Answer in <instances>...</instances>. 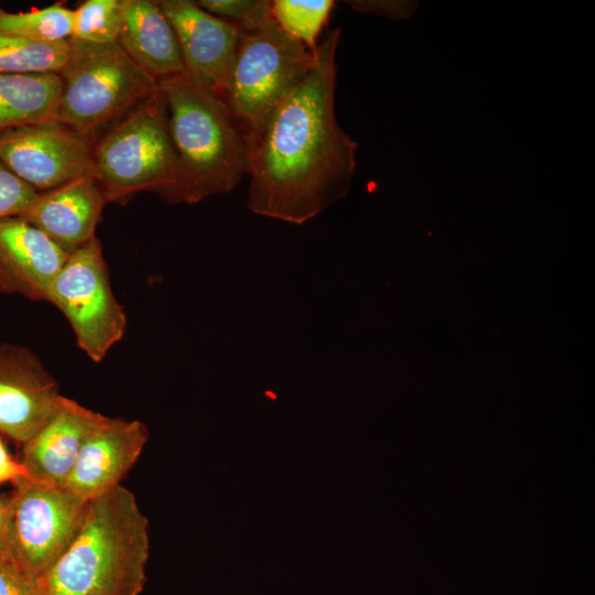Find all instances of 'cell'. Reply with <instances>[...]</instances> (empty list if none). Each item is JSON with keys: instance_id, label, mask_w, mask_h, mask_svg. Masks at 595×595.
I'll return each mask as SVG.
<instances>
[{"instance_id": "1", "label": "cell", "mask_w": 595, "mask_h": 595, "mask_svg": "<svg viewBox=\"0 0 595 595\" xmlns=\"http://www.w3.org/2000/svg\"><path fill=\"white\" fill-rule=\"evenodd\" d=\"M339 35L331 31L304 77L245 129L247 205L257 215L301 225L350 187L357 147L334 106Z\"/></svg>"}, {"instance_id": "2", "label": "cell", "mask_w": 595, "mask_h": 595, "mask_svg": "<svg viewBox=\"0 0 595 595\" xmlns=\"http://www.w3.org/2000/svg\"><path fill=\"white\" fill-rule=\"evenodd\" d=\"M148 556V520L119 485L88 500L75 537L40 583L46 595H139Z\"/></svg>"}, {"instance_id": "3", "label": "cell", "mask_w": 595, "mask_h": 595, "mask_svg": "<svg viewBox=\"0 0 595 595\" xmlns=\"http://www.w3.org/2000/svg\"><path fill=\"white\" fill-rule=\"evenodd\" d=\"M176 153L183 203L232 191L248 174L245 129L225 99L187 73L158 80Z\"/></svg>"}, {"instance_id": "4", "label": "cell", "mask_w": 595, "mask_h": 595, "mask_svg": "<svg viewBox=\"0 0 595 595\" xmlns=\"http://www.w3.org/2000/svg\"><path fill=\"white\" fill-rule=\"evenodd\" d=\"M91 176L107 203L125 204L141 192L183 203L180 167L160 87L94 143Z\"/></svg>"}, {"instance_id": "5", "label": "cell", "mask_w": 595, "mask_h": 595, "mask_svg": "<svg viewBox=\"0 0 595 595\" xmlns=\"http://www.w3.org/2000/svg\"><path fill=\"white\" fill-rule=\"evenodd\" d=\"M69 53L58 74L62 91L55 120L93 144L121 118L159 90L158 80L118 42L68 40Z\"/></svg>"}, {"instance_id": "6", "label": "cell", "mask_w": 595, "mask_h": 595, "mask_svg": "<svg viewBox=\"0 0 595 595\" xmlns=\"http://www.w3.org/2000/svg\"><path fill=\"white\" fill-rule=\"evenodd\" d=\"M314 50L288 34L273 15L255 25L239 28L223 98L244 129L304 77L313 65Z\"/></svg>"}, {"instance_id": "7", "label": "cell", "mask_w": 595, "mask_h": 595, "mask_svg": "<svg viewBox=\"0 0 595 595\" xmlns=\"http://www.w3.org/2000/svg\"><path fill=\"white\" fill-rule=\"evenodd\" d=\"M7 500L2 553L41 578L75 537L87 506L66 487L19 478Z\"/></svg>"}, {"instance_id": "8", "label": "cell", "mask_w": 595, "mask_h": 595, "mask_svg": "<svg viewBox=\"0 0 595 595\" xmlns=\"http://www.w3.org/2000/svg\"><path fill=\"white\" fill-rule=\"evenodd\" d=\"M46 302L67 318L78 347L100 363L126 332L127 317L112 292L102 245L95 237L67 255Z\"/></svg>"}, {"instance_id": "9", "label": "cell", "mask_w": 595, "mask_h": 595, "mask_svg": "<svg viewBox=\"0 0 595 595\" xmlns=\"http://www.w3.org/2000/svg\"><path fill=\"white\" fill-rule=\"evenodd\" d=\"M94 144L57 120L0 132V161L43 193L93 173Z\"/></svg>"}, {"instance_id": "10", "label": "cell", "mask_w": 595, "mask_h": 595, "mask_svg": "<svg viewBox=\"0 0 595 595\" xmlns=\"http://www.w3.org/2000/svg\"><path fill=\"white\" fill-rule=\"evenodd\" d=\"M62 394L58 383L29 348L0 344V432L23 445L51 418Z\"/></svg>"}, {"instance_id": "11", "label": "cell", "mask_w": 595, "mask_h": 595, "mask_svg": "<svg viewBox=\"0 0 595 595\" xmlns=\"http://www.w3.org/2000/svg\"><path fill=\"white\" fill-rule=\"evenodd\" d=\"M170 21L194 79L224 96L239 40V26L190 0H158Z\"/></svg>"}, {"instance_id": "12", "label": "cell", "mask_w": 595, "mask_h": 595, "mask_svg": "<svg viewBox=\"0 0 595 595\" xmlns=\"http://www.w3.org/2000/svg\"><path fill=\"white\" fill-rule=\"evenodd\" d=\"M148 436L147 425L139 420L105 416L84 444L65 487L90 500L119 486Z\"/></svg>"}, {"instance_id": "13", "label": "cell", "mask_w": 595, "mask_h": 595, "mask_svg": "<svg viewBox=\"0 0 595 595\" xmlns=\"http://www.w3.org/2000/svg\"><path fill=\"white\" fill-rule=\"evenodd\" d=\"M105 416L63 396L51 418L22 445L19 462L26 477L65 487L84 444Z\"/></svg>"}, {"instance_id": "14", "label": "cell", "mask_w": 595, "mask_h": 595, "mask_svg": "<svg viewBox=\"0 0 595 595\" xmlns=\"http://www.w3.org/2000/svg\"><path fill=\"white\" fill-rule=\"evenodd\" d=\"M67 255L23 217L0 219V291L46 301Z\"/></svg>"}, {"instance_id": "15", "label": "cell", "mask_w": 595, "mask_h": 595, "mask_svg": "<svg viewBox=\"0 0 595 595\" xmlns=\"http://www.w3.org/2000/svg\"><path fill=\"white\" fill-rule=\"evenodd\" d=\"M106 197L91 175L39 193L21 216L66 253L95 238Z\"/></svg>"}, {"instance_id": "16", "label": "cell", "mask_w": 595, "mask_h": 595, "mask_svg": "<svg viewBox=\"0 0 595 595\" xmlns=\"http://www.w3.org/2000/svg\"><path fill=\"white\" fill-rule=\"evenodd\" d=\"M118 43L156 80L186 73L176 34L153 0H122Z\"/></svg>"}, {"instance_id": "17", "label": "cell", "mask_w": 595, "mask_h": 595, "mask_svg": "<svg viewBox=\"0 0 595 595\" xmlns=\"http://www.w3.org/2000/svg\"><path fill=\"white\" fill-rule=\"evenodd\" d=\"M62 78L55 73L0 75V132L55 120Z\"/></svg>"}, {"instance_id": "18", "label": "cell", "mask_w": 595, "mask_h": 595, "mask_svg": "<svg viewBox=\"0 0 595 595\" xmlns=\"http://www.w3.org/2000/svg\"><path fill=\"white\" fill-rule=\"evenodd\" d=\"M68 53V40L43 43L0 32V75L60 74Z\"/></svg>"}, {"instance_id": "19", "label": "cell", "mask_w": 595, "mask_h": 595, "mask_svg": "<svg viewBox=\"0 0 595 595\" xmlns=\"http://www.w3.org/2000/svg\"><path fill=\"white\" fill-rule=\"evenodd\" d=\"M74 11L62 2L0 17V32L43 43L64 42L73 34Z\"/></svg>"}, {"instance_id": "20", "label": "cell", "mask_w": 595, "mask_h": 595, "mask_svg": "<svg viewBox=\"0 0 595 595\" xmlns=\"http://www.w3.org/2000/svg\"><path fill=\"white\" fill-rule=\"evenodd\" d=\"M334 4L332 0H274L271 12L288 34L314 50Z\"/></svg>"}, {"instance_id": "21", "label": "cell", "mask_w": 595, "mask_h": 595, "mask_svg": "<svg viewBox=\"0 0 595 595\" xmlns=\"http://www.w3.org/2000/svg\"><path fill=\"white\" fill-rule=\"evenodd\" d=\"M73 11L71 39L93 44L118 42L122 21V0H87Z\"/></svg>"}, {"instance_id": "22", "label": "cell", "mask_w": 595, "mask_h": 595, "mask_svg": "<svg viewBox=\"0 0 595 595\" xmlns=\"http://www.w3.org/2000/svg\"><path fill=\"white\" fill-rule=\"evenodd\" d=\"M206 12L230 21L239 28L255 25L272 17L269 0H198Z\"/></svg>"}, {"instance_id": "23", "label": "cell", "mask_w": 595, "mask_h": 595, "mask_svg": "<svg viewBox=\"0 0 595 595\" xmlns=\"http://www.w3.org/2000/svg\"><path fill=\"white\" fill-rule=\"evenodd\" d=\"M37 194L0 161V219L22 216Z\"/></svg>"}, {"instance_id": "24", "label": "cell", "mask_w": 595, "mask_h": 595, "mask_svg": "<svg viewBox=\"0 0 595 595\" xmlns=\"http://www.w3.org/2000/svg\"><path fill=\"white\" fill-rule=\"evenodd\" d=\"M0 595H46L40 580L0 553Z\"/></svg>"}, {"instance_id": "25", "label": "cell", "mask_w": 595, "mask_h": 595, "mask_svg": "<svg viewBox=\"0 0 595 595\" xmlns=\"http://www.w3.org/2000/svg\"><path fill=\"white\" fill-rule=\"evenodd\" d=\"M21 477H26L24 467L9 454L0 439V485L7 482L15 483Z\"/></svg>"}, {"instance_id": "26", "label": "cell", "mask_w": 595, "mask_h": 595, "mask_svg": "<svg viewBox=\"0 0 595 595\" xmlns=\"http://www.w3.org/2000/svg\"><path fill=\"white\" fill-rule=\"evenodd\" d=\"M7 500L8 498H3L0 496V552L2 551V536L6 519Z\"/></svg>"}, {"instance_id": "27", "label": "cell", "mask_w": 595, "mask_h": 595, "mask_svg": "<svg viewBox=\"0 0 595 595\" xmlns=\"http://www.w3.org/2000/svg\"><path fill=\"white\" fill-rule=\"evenodd\" d=\"M4 13V11L0 8V17Z\"/></svg>"}]
</instances>
